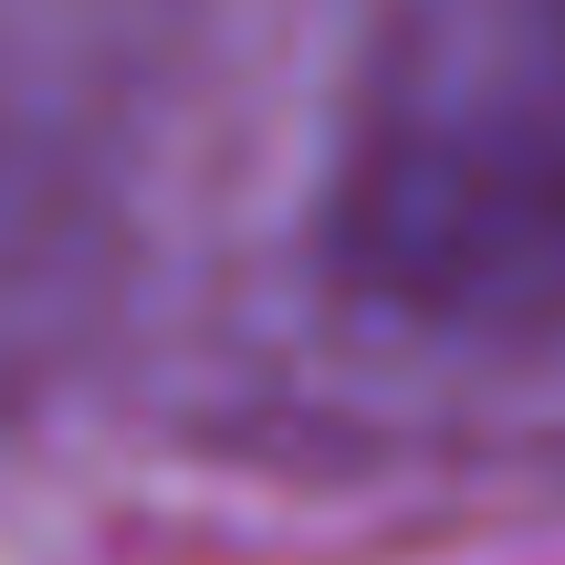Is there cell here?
Wrapping results in <instances>:
<instances>
[{
	"label": "cell",
	"instance_id": "6da1fadb",
	"mask_svg": "<svg viewBox=\"0 0 565 565\" xmlns=\"http://www.w3.org/2000/svg\"><path fill=\"white\" fill-rule=\"evenodd\" d=\"M324 252L440 335H565V0H387L345 84Z\"/></svg>",
	"mask_w": 565,
	"mask_h": 565
}]
</instances>
